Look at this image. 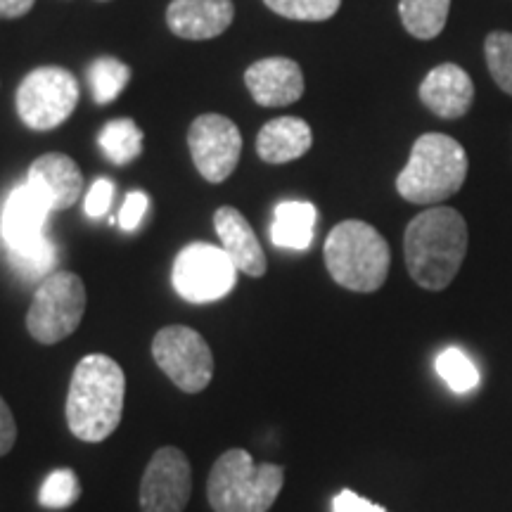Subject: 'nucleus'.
I'll list each match as a JSON object with an SVG mask.
<instances>
[{"label":"nucleus","instance_id":"cd10ccee","mask_svg":"<svg viewBox=\"0 0 512 512\" xmlns=\"http://www.w3.org/2000/svg\"><path fill=\"white\" fill-rule=\"evenodd\" d=\"M147 204H150V200H147L145 192H131V195H126L124 200V207H121L119 211V226L128 230H136L140 226V221H143L145 211H147Z\"/></svg>","mask_w":512,"mask_h":512},{"label":"nucleus","instance_id":"1a4fd4ad","mask_svg":"<svg viewBox=\"0 0 512 512\" xmlns=\"http://www.w3.org/2000/svg\"><path fill=\"white\" fill-rule=\"evenodd\" d=\"M159 370L185 394H200L214 377V354L207 339L188 325H169L152 339Z\"/></svg>","mask_w":512,"mask_h":512},{"label":"nucleus","instance_id":"b1692460","mask_svg":"<svg viewBox=\"0 0 512 512\" xmlns=\"http://www.w3.org/2000/svg\"><path fill=\"white\" fill-rule=\"evenodd\" d=\"M81 498V484L74 470L50 472L38 491V503L48 510H64Z\"/></svg>","mask_w":512,"mask_h":512},{"label":"nucleus","instance_id":"f257e3e1","mask_svg":"<svg viewBox=\"0 0 512 512\" xmlns=\"http://www.w3.org/2000/svg\"><path fill=\"white\" fill-rule=\"evenodd\" d=\"M126 401V375L105 354L83 356L76 363L67 392V425L76 439L100 444L117 432Z\"/></svg>","mask_w":512,"mask_h":512},{"label":"nucleus","instance_id":"dca6fc26","mask_svg":"<svg viewBox=\"0 0 512 512\" xmlns=\"http://www.w3.org/2000/svg\"><path fill=\"white\" fill-rule=\"evenodd\" d=\"M233 0H174L166 10V24L178 38L209 41L233 24Z\"/></svg>","mask_w":512,"mask_h":512},{"label":"nucleus","instance_id":"bb28decb","mask_svg":"<svg viewBox=\"0 0 512 512\" xmlns=\"http://www.w3.org/2000/svg\"><path fill=\"white\" fill-rule=\"evenodd\" d=\"M112 200H114V183L110 178H98L86 195V214L91 216V219H100V216H105L107 211H110Z\"/></svg>","mask_w":512,"mask_h":512},{"label":"nucleus","instance_id":"ddd939ff","mask_svg":"<svg viewBox=\"0 0 512 512\" xmlns=\"http://www.w3.org/2000/svg\"><path fill=\"white\" fill-rule=\"evenodd\" d=\"M27 185L41 197L50 211H64L79 202L83 174L72 157L48 152L29 166Z\"/></svg>","mask_w":512,"mask_h":512},{"label":"nucleus","instance_id":"5701e85b","mask_svg":"<svg viewBox=\"0 0 512 512\" xmlns=\"http://www.w3.org/2000/svg\"><path fill=\"white\" fill-rule=\"evenodd\" d=\"M434 368H437L441 380H444L456 394L472 392L479 384V373L475 363H472L470 356H467L465 351H460L458 347H448L441 351L437 361H434Z\"/></svg>","mask_w":512,"mask_h":512},{"label":"nucleus","instance_id":"2eb2a0df","mask_svg":"<svg viewBox=\"0 0 512 512\" xmlns=\"http://www.w3.org/2000/svg\"><path fill=\"white\" fill-rule=\"evenodd\" d=\"M420 100L441 119H460L475 102V83L458 64H439L420 83Z\"/></svg>","mask_w":512,"mask_h":512},{"label":"nucleus","instance_id":"aec40b11","mask_svg":"<svg viewBox=\"0 0 512 512\" xmlns=\"http://www.w3.org/2000/svg\"><path fill=\"white\" fill-rule=\"evenodd\" d=\"M451 0H401L399 15L406 31L420 41L437 38L446 27Z\"/></svg>","mask_w":512,"mask_h":512},{"label":"nucleus","instance_id":"20e7f679","mask_svg":"<svg viewBox=\"0 0 512 512\" xmlns=\"http://www.w3.org/2000/svg\"><path fill=\"white\" fill-rule=\"evenodd\" d=\"M285 484L280 465H256L242 448H230L209 472L207 498L214 512H268Z\"/></svg>","mask_w":512,"mask_h":512},{"label":"nucleus","instance_id":"0eeeda50","mask_svg":"<svg viewBox=\"0 0 512 512\" xmlns=\"http://www.w3.org/2000/svg\"><path fill=\"white\" fill-rule=\"evenodd\" d=\"M86 285L76 273L46 275L31 299L27 330L38 344H57L74 335L86 313Z\"/></svg>","mask_w":512,"mask_h":512},{"label":"nucleus","instance_id":"4468645a","mask_svg":"<svg viewBox=\"0 0 512 512\" xmlns=\"http://www.w3.org/2000/svg\"><path fill=\"white\" fill-rule=\"evenodd\" d=\"M245 83L261 107H287L304 95L302 67L290 57H266L245 72Z\"/></svg>","mask_w":512,"mask_h":512},{"label":"nucleus","instance_id":"f8f14e48","mask_svg":"<svg viewBox=\"0 0 512 512\" xmlns=\"http://www.w3.org/2000/svg\"><path fill=\"white\" fill-rule=\"evenodd\" d=\"M192 494L190 460L181 448L164 446L152 456L140 482V510L183 512Z\"/></svg>","mask_w":512,"mask_h":512},{"label":"nucleus","instance_id":"f3484780","mask_svg":"<svg viewBox=\"0 0 512 512\" xmlns=\"http://www.w3.org/2000/svg\"><path fill=\"white\" fill-rule=\"evenodd\" d=\"M216 235L221 240V249L230 256L235 268L252 278L266 275V254L259 245L254 228L235 207H219L214 214Z\"/></svg>","mask_w":512,"mask_h":512},{"label":"nucleus","instance_id":"393cba45","mask_svg":"<svg viewBox=\"0 0 512 512\" xmlns=\"http://www.w3.org/2000/svg\"><path fill=\"white\" fill-rule=\"evenodd\" d=\"M484 53L496 86L503 93L512 95V34H508V31H494V34L486 36Z\"/></svg>","mask_w":512,"mask_h":512},{"label":"nucleus","instance_id":"c85d7f7f","mask_svg":"<svg viewBox=\"0 0 512 512\" xmlns=\"http://www.w3.org/2000/svg\"><path fill=\"white\" fill-rule=\"evenodd\" d=\"M17 441V422L15 415H12L10 406L5 403L3 396H0V458L8 456Z\"/></svg>","mask_w":512,"mask_h":512},{"label":"nucleus","instance_id":"a878e982","mask_svg":"<svg viewBox=\"0 0 512 512\" xmlns=\"http://www.w3.org/2000/svg\"><path fill=\"white\" fill-rule=\"evenodd\" d=\"M275 15L297 22H325L335 17L342 0H264Z\"/></svg>","mask_w":512,"mask_h":512},{"label":"nucleus","instance_id":"9d476101","mask_svg":"<svg viewBox=\"0 0 512 512\" xmlns=\"http://www.w3.org/2000/svg\"><path fill=\"white\" fill-rule=\"evenodd\" d=\"M174 287L185 302L209 304L223 299L235 287L238 268L221 247L195 242L174 261Z\"/></svg>","mask_w":512,"mask_h":512},{"label":"nucleus","instance_id":"412c9836","mask_svg":"<svg viewBox=\"0 0 512 512\" xmlns=\"http://www.w3.org/2000/svg\"><path fill=\"white\" fill-rule=\"evenodd\" d=\"M98 143L114 166H126L143 152V131L133 119H114L102 126Z\"/></svg>","mask_w":512,"mask_h":512},{"label":"nucleus","instance_id":"c756f323","mask_svg":"<svg viewBox=\"0 0 512 512\" xmlns=\"http://www.w3.org/2000/svg\"><path fill=\"white\" fill-rule=\"evenodd\" d=\"M332 510H335V512H387L382 508V505L370 503L368 498L358 496L349 489L335 496V501H332Z\"/></svg>","mask_w":512,"mask_h":512},{"label":"nucleus","instance_id":"4be33fe9","mask_svg":"<svg viewBox=\"0 0 512 512\" xmlns=\"http://www.w3.org/2000/svg\"><path fill=\"white\" fill-rule=\"evenodd\" d=\"M131 81V67L124 64L117 57H98L88 67V83H91L93 100L98 105H110L121 95V91Z\"/></svg>","mask_w":512,"mask_h":512},{"label":"nucleus","instance_id":"6ab92c4d","mask_svg":"<svg viewBox=\"0 0 512 512\" xmlns=\"http://www.w3.org/2000/svg\"><path fill=\"white\" fill-rule=\"evenodd\" d=\"M316 221L318 211L311 202H280L275 207L271 240L275 242V247L304 252V249L311 247L313 235H316Z\"/></svg>","mask_w":512,"mask_h":512},{"label":"nucleus","instance_id":"39448f33","mask_svg":"<svg viewBox=\"0 0 512 512\" xmlns=\"http://www.w3.org/2000/svg\"><path fill=\"white\" fill-rule=\"evenodd\" d=\"M465 178L463 145L444 133H425L415 140L411 159L396 178V190L406 202L439 204L456 195Z\"/></svg>","mask_w":512,"mask_h":512},{"label":"nucleus","instance_id":"423d86ee","mask_svg":"<svg viewBox=\"0 0 512 512\" xmlns=\"http://www.w3.org/2000/svg\"><path fill=\"white\" fill-rule=\"evenodd\" d=\"M50 209L29 185L10 192L3 207V238L12 266L24 278H41L55 266V247L46 238Z\"/></svg>","mask_w":512,"mask_h":512},{"label":"nucleus","instance_id":"6e6552de","mask_svg":"<svg viewBox=\"0 0 512 512\" xmlns=\"http://www.w3.org/2000/svg\"><path fill=\"white\" fill-rule=\"evenodd\" d=\"M17 114L31 131H53L79 105V83L62 67H38L17 88Z\"/></svg>","mask_w":512,"mask_h":512},{"label":"nucleus","instance_id":"7ed1b4c3","mask_svg":"<svg viewBox=\"0 0 512 512\" xmlns=\"http://www.w3.org/2000/svg\"><path fill=\"white\" fill-rule=\"evenodd\" d=\"M323 254L330 278L344 290L363 294L380 290L392 264V252L377 228L354 219L330 230Z\"/></svg>","mask_w":512,"mask_h":512},{"label":"nucleus","instance_id":"f03ea898","mask_svg":"<svg viewBox=\"0 0 512 512\" xmlns=\"http://www.w3.org/2000/svg\"><path fill=\"white\" fill-rule=\"evenodd\" d=\"M467 223L451 207H430L408 223L403 235L406 268L422 290L439 292L453 283L467 254Z\"/></svg>","mask_w":512,"mask_h":512},{"label":"nucleus","instance_id":"9b49d317","mask_svg":"<svg viewBox=\"0 0 512 512\" xmlns=\"http://www.w3.org/2000/svg\"><path fill=\"white\" fill-rule=\"evenodd\" d=\"M188 145L192 162L209 183L230 178L242 155L240 128L223 114H202L192 121Z\"/></svg>","mask_w":512,"mask_h":512},{"label":"nucleus","instance_id":"a211bd4d","mask_svg":"<svg viewBox=\"0 0 512 512\" xmlns=\"http://www.w3.org/2000/svg\"><path fill=\"white\" fill-rule=\"evenodd\" d=\"M311 126L299 117L268 121L256 138V152L266 164H287L311 150Z\"/></svg>","mask_w":512,"mask_h":512},{"label":"nucleus","instance_id":"7c9ffc66","mask_svg":"<svg viewBox=\"0 0 512 512\" xmlns=\"http://www.w3.org/2000/svg\"><path fill=\"white\" fill-rule=\"evenodd\" d=\"M36 0H0V19H19L34 8Z\"/></svg>","mask_w":512,"mask_h":512}]
</instances>
